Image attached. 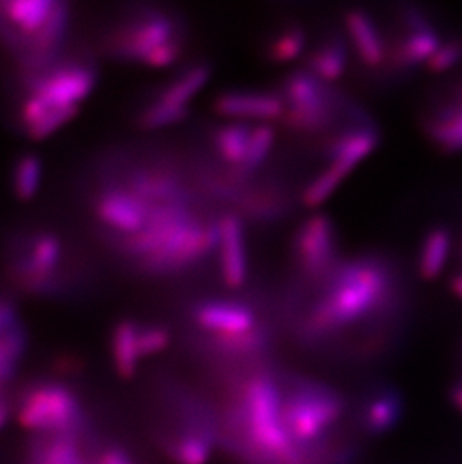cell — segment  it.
Wrapping results in <instances>:
<instances>
[{
    "instance_id": "30",
    "label": "cell",
    "mask_w": 462,
    "mask_h": 464,
    "mask_svg": "<svg viewBox=\"0 0 462 464\" xmlns=\"http://www.w3.org/2000/svg\"><path fill=\"white\" fill-rule=\"evenodd\" d=\"M191 113L189 105H173L150 98L136 116L137 127L144 131H153L159 128L170 127L182 122Z\"/></svg>"
},
{
    "instance_id": "20",
    "label": "cell",
    "mask_w": 462,
    "mask_h": 464,
    "mask_svg": "<svg viewBox=\"0 0 462 464\" xmlns=\"http://www.w3.org/2000/svg\"><path fill=\"white\" fill-rule=\"evenodd\" d=\"M139 322L134 319H122L116 322L110 334V355L114 372L123 381H131L139 372V342H137Z\"/></svg>"
},
{
    "instance_id": "28",
    "label": "cell",
    "mask_w": 462,
    "mask_h": 464,
    "mask_svg": "<svg viewBox=\"0 0 462 464\" xmlns=\"http://www.w3.org/2000/svg\"><path fill=\"white\" fill-rule=\"evenodd\" d=\"M253 127L245 122L226 123L212 134V143L219 157L227 162L228 169L242 166L248 150Z\"/></svg>"
},
{
    "instance_id": "36",
    "label": "cell",
    "mask_w": 462,
    "mask_h": 464,
    "mask_svg": "<svg viewBox=\"0 0 462 464\" xmlns=\"http://www.w3.org/2000/svg\"><path fill=\"white\" fill-rule=\"evenodd\" d=\"M11 411H13V404L9 401L8 394L0 392V429L6 424V420L11 416Z\"/></svg>"
},
{
    "instance_id": "19",
    "label": "cell",
    "mask_w": 462,
    "mask_h": 464,
    "mask_svg": "<svg viewBox=\"0 0 462 464\" xmlns=\"http://www.w3.org/2000/svg\"><path fill=\"white\" fill-rule=\"evenodd\" d=\"M236 209L242 218L258 223H272L281 218L287 210L288 202L281 189L274 185H246L235 202Z\"/></svg>"
},
{
    "instance_id": "18",
    "label": "cell",
    "mask_w": 462,
    "mask_h": 464,
    "mask_svg": "<svg viewBox=\"0 0 462 464\" xmlns=\"http://www.w3.org/2000/svg\"><path fill=\"white\" fill-rule=\"evenodd\" d=\"M82 460V438L66 434H34L24 456V464H75Z\"/></svg>"
},
{
    "instance_id": "5",
    "label": "cell",
    "mask_w": 462,
    "mask_h": 464,
    "mask_svg": "<svg viewBox=\"0 0 462 464\" xmlns=\"http://www.w3.org/2000/svg\"><path fill=\"white\" fill-rule=\"evenodd\" d=\"M71 14L61 0L0 2V40L20 72L40 70L63 54Z\"/></svg>"
},
{
    "instance_id": "17",
    "label": "cell",
    "mask_w": 462,
    "mask_h": 464,
    "mask_svg": "<svg viewBox=\"0 0 462 464\" xmlns=\"http://www.w3.org/2000/svg\"><path fill=\"white\" fill-rule=\"evenodd\" d=\"M423 132L441 154H461L462 102L452 100L427 114L423 119Z\"/></svg>"
},
{
    "instance_id": "29",
    "label": "cell",
    "mask_w": 462,
    "mask_h": 464,
    "mask_svg": "<svg viewBox=\"0 0 462 464\" xmlns=\"http://www.w3.org/2000/svg\"><path fill=\"white\" fill-rule=\"evenodd\" d=\"M279 121L284 127L294 132L310 134L324 131L335 121V109L333 102L319 107H285Z\"/></svg>"
},
{
    "instance_id": "21",
    "label": "cell",
    "mask_w": 462,
    "mask_h": 464,
    "mask_svg": "<svg viewBox=\"0 0 462 464\" xmlns=\"http://www.w3.org/2000/svg\"><path fill=\"white\" fill-rule=\"evenodd\" d=\"M345 26L361 61L371 68L381 65L386 59V45L370 14L363 9H350L345 13Z\"/></svg>"
},
{
    "instance_id": "27",
    "label": "cell",
    "mask_w": 462,
    "mask_h": 464,
    "mask_svg": "<svg viewBox=\"0 0 462 464\" xmlns=\"http://www.w3.org/2000/svg\"><path fill=\"white\" fill-rule=\"evenodd\" d=\"M275 128L267 123H262L257 127H253V132L249 137L248 150L242 166L228 169L227 173L231 179H235L239 184H248V180L253 178L257 169H260L263 162L269 157L272 146L275 143Z\"/></svg>"
},
{
    "instance_id": "24",
    "label": "cell",
    "mask_w": 462,
    "mask_h": 464,
    "mask_svg": "<svg viewBox=\"0 0 462 464\" xmlns=\"http://www.w3.org/2000/svg\"><path fill=\"white\" fill-rule=\"evenodd\" d=\"M450 246L452 235L446 226H436L428 230L423 237L418 260L419 276L423 280L434 281L440 276L449 258Z\"/></svg>"
},
{
    "instance_id": "10",
    "label": "cell",
    "mask_w": 462,
    "mask_h": 464,
    "mask_svg": "<svg viewBox=\"0 0 462 464\" xmlns=\"http://www.w3.org/2000/svg\"><path fill=\"white\" fill-rule=\"evenodd\" d=\"M201 355L227 365H254L265 362L272 346L274 331L260 324L251 331L239 334H203L194 342Z\"/></svg>"
},
{
    "instance_id": "39",
    "label": "cell",
    "mask_w": 462,
    "mask_h": 464,
    "mask_svg": "<svg viewBox=\"0 0 462 464\" xmlns=\"http://www.w3.org/2000/svg\"><path fill=\"white\" fill-rule=\"evenodd\" d=\"M75 464H88V463H86V461H84V460H82V461H79V463H75Z\"/></svg>"
},
{
    "instance_id": "3",
    "label": "cell",
    "mask_w": 462,
    "mask_h": 464,
    "mask_svg": "<svg viewBox=\"0 0 462 464\" xmlns=\"http://www.w3.org/2000/svg\"><path fill=\"white\" fill-rule=\"evenodd\" d=\"M18 130L34 141L47 140L79 116L100 82L98 66L84 54H62L40 70L20 72Z\"/></svg>"
},
{
    "instance_id": "9",
    "label": "cell",
    "mask_w": 462,
    "mask_h": 464,
    "mask_svg": "<svg viewBox=\"0 0 462 464\" xmlns=\"http://www.w3.org/2000/svg\"><path fill=\"white\" fill-rule=\"evenodd\" d=\"M338 233L326 214H315L299 226L293 237V258L308 280H324L338 262Z\"/></svg>"
},
{
    "instance_id": "31",
    "label": "cell",
    "mask_w": 462,
    "mask_h": 464,
    "mask_svg": "<svg viewBox=\"0 0 462 464\" xmlns=\"http://www.w3.org/2000/svg\"><path fill=\"white\" fill-rule=\"evenodd\" d=\"M349 171L340 166L331 164L326 170L315 176L310 184L306 185L302 193V202L308 208H317L331 198L332 193L340 187L341 182L349 176Z\"/></svg>"
},
{
    "instance_id": "32",
    "label": "cell",
    "mask_w": 462,
    "mask_h": 464,
    "mask_svg": "<svg viewBox=\"0 0 462 464\" xmlns=\"http://www.w3.org/2000/svg\"><path fill=\"white\" fill-rule=\"evenodd\" d=\"M306 44V34L301 26H288L281 31L267 47V59L271 62H288L301 54Z\"/></svg>"
},
{
    "instance_id": "33",
    "label": "cell",
    "mask_w": 462,
    "mask_h": 464,
    "mask_svg": "<svg viewBox=\"0 0 462 464\" xmlns=\"http://www.w3.org/2000/svg\"><path fill=\"white\" fill-rule=\"evenodd\" d=\"M137 342H139L140 358L141 361L148 360L168 349L171 343L170 329L161 324L139 322Z\"/></svg>"
},
{
    "instance_id": "38",
    "label": "cell",
    "mask_w": 462,
    "mask_h": 464,
    "mask_svg": "<svg viewBox=\"0 0 462 464\" xmlns=\"http://www.w3.org/2000/svg\"><path fill=\"white\" fill-rule=\"evenodd\" d=\"M454 100L455 102H462V80L455 84L454 88Z\"/></svg>"
},
{
    "instance_id": "8",
    "label": "cell",
    "mask_w": 462,
    "mask_h": 464,
    "mask_svg": "<svg viewBox=\"0 0 462 464\" xmlns=\"http://www.w3.org/2000/svg\"><path fill=\"white\" fill-rule=\"evenodd\" d=\"M180 36H184L182 31L170 13L140 9L113 24L102 40V47L113 61L146 66L153 53Z\"/></svg>"
},
{
    "instance_id": "25",
    "label": "cell",
    "mask_w": 462,
    "mask_h": 464,
    "mask_svg": "<svg viewBox=\"0 0 462 464\" xmlns=\"http://www.w3.org/2000/svg\"><path fill=\"white\" fill-rule=\"evenodd\" d=\"M349 61L347 45L341 36H332L306 56L305 70L322 82L340 79Z\"/></svg>"
},
{
    "instance_id": "16",
    "label": "cell",
    "mask_w": 462,
    "mask_h": 464,
    "mask_svg": "<svg viewBox=\"0 0 462 464\" xmlns=\"http://www.w3.org/2000/svg\"><path fill=\"white\" fill-rule=\"evenodd\" d=\"M377 145H379L377 128L371 123H362L332 137L324 148V154L327 158H331V164L340 166L341 169L351 173L359 162L374 152Z\"/></svg>"
},
{
    "instance_id": "14",
    "label": "cell",
    "mask_w": 462,
    "mask_h": 464,
    "mask_svg": "<svg viewBox=\"0 0 462 464\" xmlns=\"http://www.w3.org/2000/svg\"><path fill=\"white\" fill-rule=\"evenodd\" d=\"M219 266L224 285L239 289L248 276V260L245 246L244 218L236 212H226L219 217Z\"/></svg>"
},
{
    "instance_id": "26",
    "label": "cell",
    "mask_w": 462,
    "mask_h": 464,
    "mask_svg": "<svg viewBox=\"0 0 462 464\" xmlns=\"http://www.w3.org/2000/svg\"><path fill=\"white\" fill-rule=\"evenodd\" d=\"M210 74L212 70L207 63L191 65L171 80L170 83L162 86L152 98L167 104L188 105L189 100L207 83Z\"/></svg>"
},
{
    "instance_id": "6",
    "label": "cell",
    "mask_w": 462,
    "mask_h": 464,
    "mask_svg": "<svg viewBox=\"0 0 462 464\" xmlns=\"http://www.w3.org/2000/svg\"><path fill=\"white\" fill-rule=\"evenodd\" d=\"M283 413L288 434L303 450L335 438L347 413L340 391L310 377L283 374Z\"/></svg>"
},
{
    "instance_id": "15",
    "label": "cell",
    "mask_w": 462,
    "mask_h": 464,
    "mask_svg": "<svg viewBox=\"0 0 462 464\" xmlns=\"http://www.w3.org/2000/svg\"><path fill=\"white\" fill-rule=\"evenodd\" d=\"M214 110L221 116L237 119H281L285 102L279 93L257 91H230L214 100Z\"/></svg>"
},
{
    "instance_id": "13",
    "label": "cell",
    "mask_w": 462,
    "mask_h": 464,
    "mask_svg": "<svg viewBox=\"0 0 462 464\" xmlns=\"http://www.w3.org/2000/svg\"><path fill=\"white\" fill-rule=\"evenodd\" d=\"M402 17L407 29L406 35L393 45L389 59L398 68L409 70L429 61L440 47L441 38L436 26L415 6L407 8Z\"/></svg>"
},
{
    "instance_id": "1",
    "label": "cell",
    "mask_w": 462,
    "mask_h": 464,
    "mask_svg": "<svg viewBox=\"0 0 462 464\" xmlns=\"http://www.w3.org/2000/svg\"><path fill=\"white\" fill-rule=\"evenodd\" d=\"M219 418V445L244 464H323L293 442L284 422L283 372L269 363L240 370Z\"/></svg>"
},
{
    "instance_id": "7",
    "label": "cell",
    "mask_w": 462,
    "mask_h": 464,
    "mask_svg": "<svg viewBox=\"0 0 462 464\" xmlns=\"http://www.w3.org/2000/svg\"><path fill=\"white\" fill-rule=\"evenodd\" d=\"M23 429L34 434H66L83 439L89 418L77 391L59 379H36L27 383L15 404Z\"/></svg>"
},
{
    "instance_id": "23",
    "label": "cell",
    "mask_w": 462,
    "mask_h": 464,
    "mask_svg": "<svg viewBox=\"0 0 462 464\" xmlns=\"http://www.w3.org/2000/svg\"><path fill=\"white\" fill-rule=\"evenodd\" d=\"M44 180V162L35 152H24L14 160L9 171V188L18 202H32Z\"/></svg>"
},
{
    "instance_id": "2",
    "label": "cell",
    "mask_w": 462,
    "mask_h": 464,
    "mask_svg": "<svg viewBox=\"0 0 462 464\" xmlns=\"http://www.w3.org/2000/svg\"><path fill=\"white\" fill-rule=\"evenodd\" d=\"M322 281L319 298L297 320V337L305 344H326L365 322L397 313L395 272L379 256H361L340 263Z\"/></svg>"
},
{
    "instance_id": "35",
    "label": "cell",
    "mask_w": 462,
    "mask_h": 464,
    "mask_svg": "<svg viewBox=\"0 0 462 464\" xmlns=\"http://www.w3.org/2000/svg\"><path fill=\"white\" fill-rule=\"evenodd\" d=\"M93 464H139V461L123 445L107 443L96 452Z\"/></svg>"
},
{
    "instance_id": "37",
    "label": "cell",
    "mask_w": 462,
    "mask_h": 464,
    "mask_svg": "<svg viewBox=\"0 0 462 464\" xmlns=\"http://www.w3.org/2000/svg\"><path fill=\"white\" fill-rule=\"evenodd\" d=\"M450 290L462 301V271L450 278Z\"/></svg>"
},
{
    "instance_id": "11",
    "label": "cell",
    "mask_w": 462,
    "mask_h": 464,
    "mask_svg": "<svg viewBox=\"0 0 462 464\" xmlns=\"http://www.w3.org/2000/svg\"><path fill=\"white\" fill-rule=\"evenodd\" d=\"M406 411L404 397L397 386L377 385L368 391L358 409V425L367 438H383L401 424Z\"/></svg>"
},
{
    "instance_id": "34",
    "label": "cell",
    "mask_w": 462,
    "mask_h": 464,
    "mask_svg": "<svg viewBox=\"0 0 462 464\" xmlns=\"http://www.w3.org/2000/svg\"><path fill=\"white\" fill-rule=\"evenodd\" d=\"M462 62V38L441 43L440 47L427 62V70L429 72H445L458 65Z\"/></svg>"
},
{
    "instance_id": "22",
    "label": "cell",
    "mask_w": 462,
    "mask_h": 464,
    "mask_svg": "<svg viewBox=\"0 0 462 464\" xmlns=\"http://www.w3.org/2000/svg\"><path fill=\"white\" fill-rule=\"evenodd\" d=\"M279 95L285 107H319L335 102L329 86L306 70L290 72L281 84Z\"/></svg>"
},
{
    "instance_id": "12",
    "label": "cell",
    "mask_w": 462,
    "mask_h": 464,
    "mask_svg": "<svg viewBox=\"0 0 462 464\" xmlns=\"http://www.w3.org/2000/svg\"><path fill=\"white\" fill-rule=\"evenodd\" d=\"M189 317L203 334L246 333L262 324L249 304L231 299H207L194 304Z\"/></svg>"
},
{
    "instance_id": "4",
    "label": "cell",
    "mask_w": 462,
    "mask_h": 464,
    "mask_svg": "<svg viewBox=\"0 0 462 464\" xmlns=\"http://www.w3.org/2000/svg\"><path fill=\"white\" fill-rule=\"evenodd\" d=\"M5 276L18 294L31 298L61 299L77 289L71 250L54 228H22L5 242Z\"/></svg>"
}]
</instances>
